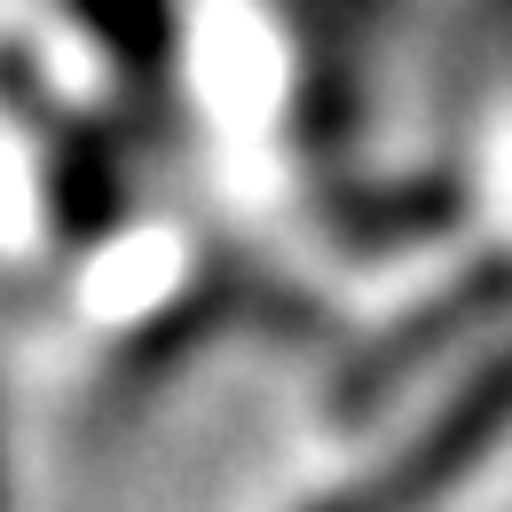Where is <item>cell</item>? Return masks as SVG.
<instances>
[{
    "label": "cell",
    "instance_id": "1",
    "mask_svg": "<svg viewBox=\"0 0 512 512\" xmlns=\"http://www.w3.org/2000/svg\"><path fill=\"white\" fill-rule=\"evenodd\" d=\"M103 32H111V48H127V56H158V40H166V0H79Z\"/></svg>",
    "mask_w": 512,
    "mask_h": 512
},
{
    "label": "cell",
    "instance_id": "2",
    "mask_svg": "<svg viewBox=\"0 0 512 512\" xmlns=\"http://www.w3.org/2000/svg\"><path fill=\"white\" fill-rule=\"evenodd\" d=\"M323 512H347V505H323Z\"/></svg>",
    "mask_w": 512,
    "mask_h": 512
}]
</instances>
